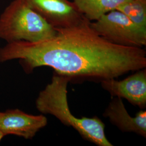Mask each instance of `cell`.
<instances>
[{"mask_svg": "<svg viewBox=\"0 0 146 146\" xmlns=\"http://www.w3.org/2000/svg\"><path fill=\"white\" fill-rule=\"evenodd\" d=\"M86 17L78 25L55 29L50 38L36 42L7 43L0 48V62L19 59L25 71L40 67L72 81L101 82L146 67V52L142 48L117 45L100 36Z\"/></svg>", "mask_w": 146, "mask_h": 146, "instance_id": "6da1fadb", "label": "cell"}, {"mask_svg": "<svg viewBox=\"0 0 146 146\" xmlns=\"http://www.w3.org/2000/svg\"><path fill=\"white\" fill-rule=\"evenodd\" d=\"M70 78L53 73L50 83L41 91L36 107L42 114L55 116L64 125L71 127L84 140L99 146H113L105 134V125L98 116L75 117L71 113L67 99V86Z\"/></svg>", "mask_w": 146, "mask_h": 146, "instance_id": "7a4b0ae2", "label": "cell"}, {"mask_svg": "<svg viewBox=\"0 0 146 146\" xmlns=\"http://www.w3.org/2000/svg\"><path fill=\"white\" fill-rule=\"evenodd\" d=\"M56 34V29L25 0L13 1L0 15V38L7 43L39 42Z\"/></svg>", "mask_w": 146, "mask_h": 146, "instance_id": "3957f363", "label": "cell"}, {"mask_svg": "<svg viewBox=\"0 0 146 146\" xmlns=\"http://www.w3.org/2000/svg\"><path fill=\"white\" fill-rule=\"evenodd\" d=\"M90 26L107 41L117 45L142 48L146 45L143 31L120 11L115 10L102 16Z\"/></svg>", "mask_w": 146, "mask_h": 146, "instance_id": "277c9868", "label": "cell"}, {"mask_svg": "<svg viewBox=\"0 0 146 146\" xmlns=\"http://www.w3.org/2000/svg\"><path fill=\"white\" fill-rule=\"evenodd\" d=\"M55 29L74 26L85 19L69 0H25Z\"/></svg>", "mask_w": 146, "mask_h": 146, "instance_id": "5b68a950", "label": "cell"}, {"mask_svg": "<svg viewBox=\"0 0 146 146\" xmlns=\"http://www.w3.org/2000/svg\"><path fill=\"white\" fill-rule=\"evenodd\" d=\"M100 83L102 88L111 97L125 99L142 110L146 108V68L135 71L134 74L121 81L110 78L104 80Z\"/></svg>", "mask_w": 146, "mask_h": 146, "instance_id": "8992f818", "label": "cell"}, {"mask_svg": "<svg viewBox=\"0 0 146 146\" xmlns=\"http://www.w3.org/2000/svg\"><path fill=\"white\" fill-rule=\"evenodd\" d=\"M47 123L43 115H31L19 109L7 110L0 116V130L5 135L11 134L32 139Z\"/></svg>", "mask_w": 146, "mask_h": 146, "instance_id": "52a82bcc", "label": "cell"}, {"mask_svg": "<svg viewBox=\"0 0 146 146\" xmlns=\"http://www.w3.org/2000/svg\"><path fill=\"white\" fill-rule=\"evenodd\" d=\"M103 115L121 131L134 133L146 138V110H141L132 117L125 109L122 99L112 97Z\"/></svg>", "mask_w": 146, "mask_h": 146, "instance_id": "ba28073f", "label": "cell"}, {"mask_svg": "<svg viewBox=\"0 0 146 146\" xmlns=\"http://www.w3.org/2000/svg\"><path fill=\"white\" fill-rule=\"evenodd\" d=\"M130 0H73L78 11L89 21H96L102 16L115 11Z\"/></svg>", "mask_w": 146, "mask_h": 146, "instance_id": "9c48e42d", "label": "cell"}, {"mask_svg": "<svg viewBox=\"0 0 146 146\" xmlns=\"http://www.w3.org/2000/svg\"><path fill=\"white\" fill-rule=\"evenodd\" d=\"M116 10L123 13L136 25L146 31V0H130Z\"/></svg>", "mask_w": 146, "mask_h": 146, "instance_id": "30bf717a", "label": "cell"}, {"mask_svg": "<svg viewBox=\"0 0 146 146\" xmlns=\"http://www.w3.org/2000/svg\"><path fill=\"white\" fill-rule=\"evenodd\" d=\"M5 134H3V133L2 131L0 130V141L2 139V138L5 136Z\"/></svg>", "mask_w": 146, "mask_h": 146, "instance_id": "8fae6325", "label": "cell"}, {"mask_svg": "<svg viewBox=\"0 0 146 146\" xmlns=\"http://www.w3.org/2000/svg\"><path fill=\"white\" fill-rule=\"evenodd\" d=\"M2 112H0V116H1V115H2Z\"/></svg>", "mask_w": 146, "mask_h": 146, "instance_id": "7c38bea8", "label": "cell"}]
</instances>
